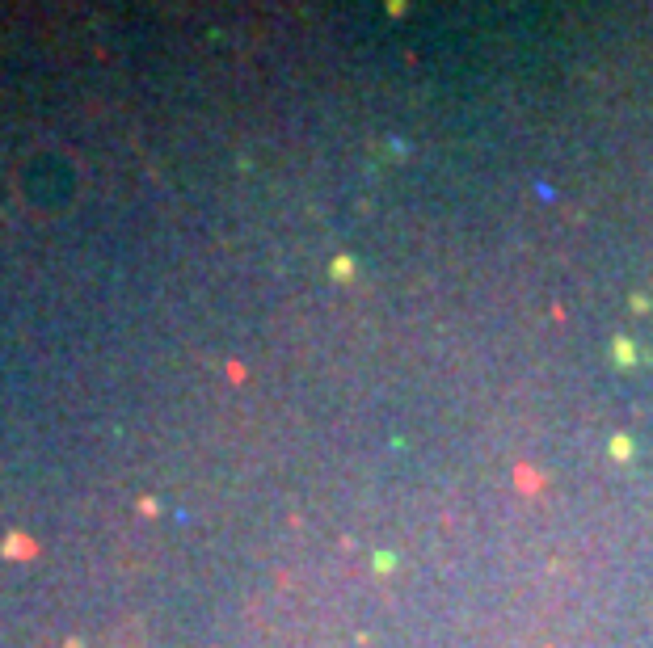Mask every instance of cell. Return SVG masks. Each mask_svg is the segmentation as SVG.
Masks as SVG:
<instances>
[{
    "label": "cell",
    "mask_w": 653,
    "mask_h": 648,
    "mask_svg": "<svg viewBox=\"0 0 653 648\" xmlns=\"http://www.w3.org/2000/svg\"><path fill=\"white\" fill-rule=\"evenodd\" d=\"M5 552H9L13 560H30V556H34V543H30L25 535H9V539H5Z\"/></svg>",
    "instance_id": "obj_1"
}]
</instances>
